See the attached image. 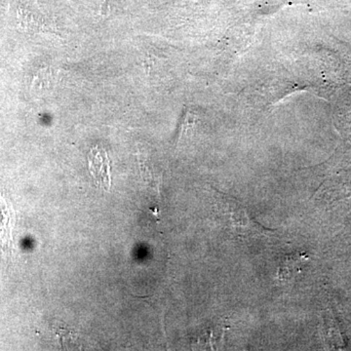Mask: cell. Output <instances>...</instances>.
Here are the masks:
<instances>
[{
	"label": "cell",
	"instance_id": "obj_6",
	"mask_svg": "<svg viewBox=\"0 0 351 351\" xmlns=\"http://www.w3.org/2000/svg\"><path fill=\"white\" fill-rule=\"evenodd\" d=\"M119 0H101L100 12L103 16L110 15L115 10Z\"/></svg>",
	"mask_w": 351,
	"mask_h": 351
},
{
	"label": "cell",
	"instance_id": "obj_5",
	"mask_svg": "<svg viewBox=\"0 0 351 351\" xmlns=\"http://www.w3.org/2000/svg\"><path fill=\"white\" fill-rule=\"evenodd\" d=\"M51 71L46 68L39 71L32 82V86L38 90L46 89L51 82Z\"/></svg>",
	"mask_w": 351,
	"mask_h": 351
},
{
	"label": "cell",
	"instance_id": "obj_4",
	"mask_svg": "<svg viewBox=\"0 0 351 351\" xmlns=\"http://www.w3.org/2000/svg\"><path fill=\"white\" fill-rule=\"evenodd\" d=\"M306 261V256L304 255V253H294L287 256L279 267L278 276L285 280L293 278L298 274L299 269H302V265Z\"/></svg>",
	"mask_w": 351,
	"mask_h": 351
},
{
	"label": "cell",
	"instance_id": "obj_1",
	"mask_svg": "<svg viewBox=\"0 0 351 351\" xmlns=\"http://www.w3.org/2000/svg\"><path fill=\"white\" fill-rule=\"evenodd\" d=\"M218 197L219 213L223 217L226 226L239 237H254V235L265 234L269 230L255 221L246 207L237 198L221 195Z\"/></svg>",
	"mask_w": 351,
	"mask_h": 351
},
{
	"label": "cell",
	"instance_id": "obj_3",
	"mask_svg": "<svg viewBox=\"0 0 351 351\" xmlns=\"http://www.w3.org/2000/svg\"><path fill=\"white\" fill-rule=\"evenodd\" d=\"M18 21L20 27L27 32H40L46 29L45 20L38 13L27 10L24 7L18 9Z\"/></svg>",
	"mask_w": 351,
	"mask_h": 351
},
{
	"label": "cell",
	"instance_id": "obj_2",
	"mask_svg": "<svg viewBox=\"0 0 351 351\" xmlns=\"http://www.w3.org/2000/svg\"><path fill=\"white\" fill-rule=\"evenodd\" d=\"M89 170L95 184L104 191L110 189V159L107 152L97 145L88 154Z\"/></svg>",
	"mask_w": 351,
	"mask_h": 351
}]
</instances>
